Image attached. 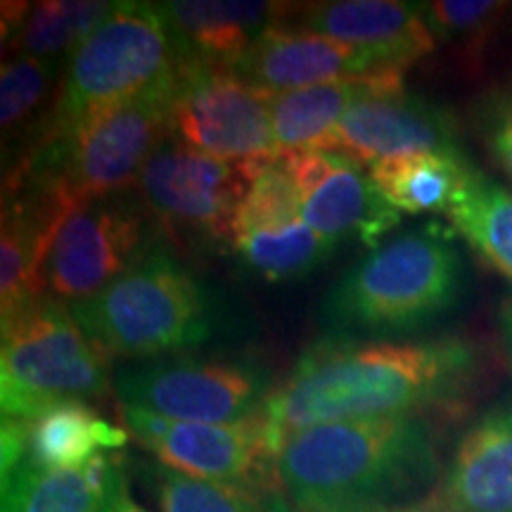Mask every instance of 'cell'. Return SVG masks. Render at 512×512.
Returning a JSON list of instances; mask_svg holds the SVG:
<instances>
[{
  "label": "cell",
  "instance_id": "cell-26",
  "mask_svg": "<svg viewBox=\"0 0 512 512\" xmlns=\"http://www.w3.org/2000/svg\"><path fill=\"white\" fill-rule=\"evenodd\" d=\"M162 512H297L273 486H230L190 479L159 467L155 479Z\"/></svg>",
  "mask_w": 512,
  "mask_h": 512
},
{
  "label": "cell",
  "instance_id": "cell-5",
  "mask_svg": "<svg viewBox=\"0 0 512 512\" xmlns=\"http://www.w3.org/2000/svg\"><path fill=\"white\" fill-rule=\"evenodd\" d=\"M181 53L159 3H114L110 17L69 57L41 145L62 140L88 117L174 79Z\"/></svg>",
  "mask_w": 512,
  "mask_h": 512
},
{
  "label": "cell",
  "instance_id": "cell-2",
  "mask_svg": "<svg viewBox=\"0 0 512 512\" xmlns=\"http://www.w3.org/2000/svg\"><path fill=\"white\" fill-rule=\"evenodd\" d=\"M275 472L297 512L399 505L437 475V451L415 415L330 422L290 434Z\"/></svg>",
  "mask_w": 512,
  "mask_h": 512
},
{
  "label": "cell",
  "instance_id": "cell-15",
  "mask_svg": "<svg viewBox=\"0 0 512 512\" xmlns=\"http://www.w3.org/2000/svg\"><path fill=\"white\" fill-rule=\"evenodd\" d=\"M233 69L264 93L403 76L347 43L287 24L266 29Z\"/></svg>",
  "mask_w": 512,
  "mask_h": 512
},
{
  "label": "cell",
  "instance_id": "cell-32",
  "mask_svg": "<svg viewBox=\"0 0 512 512\" xmlns=\"http://www.w3.org/2000/svg\"><path fill=\"white\" fill-rule=\"evenodd\" d=\"M119 512H147V510H143L140 508V505H136L131 501V498H126L124 503H121V508H119Z\"/></svg>",
  "mask_w": 512,
  "mask_h": 512
},
{
  "label": "cell",
  "instance_id": "cell-18",
  "mask_svg": "<svg viewBox=\"0 0 512 512\" xmlns=\"http://www.w3.org/2000/svg\"><path fill=\"white\" fill-rule=\"evenodd\" d=\"M434 496L458 512H512V406L465 432Z\"/></svg>",
  "mask_w": 512,
  "mask_h": 512
},
{
  "label": "cell",
  "instance_id": "cell-10",
  "mask_svg": "<svg viewBox=\"0 0 512 512\" xmlns=\"http://www.w3.org/2000/svg\"><path fill=\"white\" fill-rule=\"evenodd\" d=\"M169 126L171 138L223 162L256 164L280 157L268 93L221 64L181 60Z\"/></svg>",
  "mask_w": 512,
  "mask_h": 512
},
{
  "label": "cell",
  "instance_id": "cell-22",
  "mask_svg": "<svg viewBox=\"0 0 512 512\" xmlns=\"http://www.w3.org/2000/svg\"><path fill=\"white\" fill-rule=\"evenodd\" d=\"M29 422L27 460L41 467H81L128 441L126 430L100 418L86 401H64Z\"/></svg>",
  "mask_w": 512,
  "mask_h": 512
},
{
  "label": "cell",
  "instance_id": "cell-23",
  "mask_svg": "<svg viewBox=\"0 0 512 512\" xmlns=\"http://www.w3.org/2000/svg\"><path fill=\"white\" fill-rule=\"evenodd\" d=\"M5 10V36L12 34L17 55L57 62L76 48L110 17L114 3L102 0H48L36 5H10Z\"/></svg>",
  "mask_w": 512,
  "mask_h": 512
},
{
  "label": "cell",
  "instance_id": "cell-4",
  "mask_svg": "<svg viewBox=\"0 0 512 512\" xmlns=\"http://www.w3.org/2000/svg\"><path fill=\"white\" fill-rule=\"evenodd\" d=\"M74 318L107 361H147L181 354L219 335L216 290L188 271L164 245L93 299L69 304Z\"/></svg>",
  "mask_w": 512,
  "mask_h": 512
},
{
  "label": "cell",
  "instance_id": "cell-20",
  "mask_svg": "<svg viewBox=\"0 0 512 512\" xmlns=\"http://www.w3.org/2000/svg\"><path fill=\"white\" fill-rule=\"evenodd\" d=\"M380 93H403V76L323 83L297 91L268 93V112L278 155L318 150L356 102Z\"/></svg>",
  "mask_w": 512,
  "mask_h": 512
},
{
  "label": "cell",
  "instance_id": "cell-7",
  "mask_svg": "<svg viewBox=\"0 0 512 512\" xmlns=\"http://www.w3.org/2000/svg\"><path fill=\"white\" fill-rule=\"evenodd\" d=\"M110 387V361L95 349L69 306L50 297L3 318V420H36L64 401L98 399Z\"/></svg>",
  "mask_w": 512,
  "mask_h": 512
},
{
  "label": "cell",
  "instance_id": "cell-13",
  "mask_svg": "<svg viewBox=\"0 0 512 512\" xmlns=\"http://www.w3.org/2000/svg\"><path fill=\"white\" fill-rule=\"evenodd\" d=\"M283 162L299 192L302 216L332 247H377L399 226L401 214L377 190L363 164L330 150L285 155Z\"/></svg>",
  "mask_w": 512,
  "mask_h": 512
},
{
  "label": "cell",
  "instance_id": "cell-21",
  "mask_svg": "<svg viewBox=\"0 0 512 512\" xmlns=\"http://www.w3.org/2000/svg\"><path fill=\"white\" fill-rule=\"evenodd\" d=\"M368 174L399 214H448L479 169L470 164L463 150L411 152L368 166Z\"/></svg>",
  "mask_w": 512,
  "mask_h": 512
},
{
  "label": "cell",
  "instance_id": "cell-9",
  "mask_svg": "<svg viewBox=\"0 0 512 512\" xmlns=\"http://www.w3.org/2000/svg\"><path fill=\"white\" fill-rule=\"evenodd\" d=\"M162 226L143 197H95L64 214L43 261V292L57 302H88L157 249Z\"/></svg>",
  "mask_w": 512,
  "mask_h": 512
},
{
  "label": "cell",
  "instance_id": "cell-29",
  "mask_svg": "<svg viewBox=\"0 0 512 512\" xmlns=\"http://www.w3.org/2000/svg\"><path fill=\"white\" fill-rule=\"evenodd\" d=\"M479 126H482L486 147L512 181V88L486 100Z\"/></svg>",
  "mask_w": 512,
  "mask_h": 512
},
{
  "label": "cell",
  "instance_id": "cell-11",
  "mask_svg": "<svg viewBox=\"0 0 512 512\" xmlns=\"http://www.w3.org/2000/svg\"><path fill=\"white\" fill-rule=\"evenodd\" d=\"M264 164L268 162H223L166 138L145 164L138 190L159 226L171 235L185 233L202 242L230 245L235 214Z\"/></svg>",
  "mask_w": 512,
  "mask_h": 512
},
{
  "label": "cell",
  "instance_id": "cell-3",
  "mask_svg": "<svg viewBox=\"0 0 512 512\" xmlns=\"http://www.w3.org/2000/svg\"><path fill=\"white\" fill-rule=\"evenodd\" d=\"M465 290L460 252L432 228L382 242L330 287L318 320L337 339L411 335L446 316Z\"/></svg>",
  "mask_w": 512,
  "mask_h": 512
},
{
  "label": "cell",
  "instance_id": "cell-28",
  "mask_svg": "<svg viewBox=\"0 0 512 512\" xmlns=\"http://www.w3.org/2000/svg\"><path fill=\"white\" fill-rule=\"evenodd\" d=\"M508 5L498 0H437L422 3L420 12L432 34L446 41H475L484 38Z\"/></svg>",
  "mask_w": 512,
  "mask_h": 512
},
{
  "label": "cell",
  "instance_id": "cell-31",
  "mask_svg": "<svg viewBox=\"0 0 512 512\" xmlns=\"http://www.w3.org/2000/svg\"><path fill=\"white\" fill-rule=\"evenodd\" d=\"M503 323H505V335H508V342H510V349H512V299H510V304L505 306Z\"/></svg>",
  "mask_w": 512,
  "mask_h": 512
},
{
  "label": "cell",
  "instance_id": "cell-24",
  "mask_svg": "<svg viewBox=\"0 0 512 512\" xmlns=\"http://www.w3.org/2000/svg\"><path fill=\"white\" fill-rule=\"evenodd\" d=\"M230 247L242 264L271 283L304 278L335 252L304 219L240 230L230 240Z\"/></svg>",
  "mask_w": 512,
  "mask_h": 512
},
{
  "label": "cell",
  "instance_id": "cell-1",
  "mask_svg": "<svg viewBox=\"0 0 512 512\" xmlns=\"http://www.w3.org/2000/svg\"><path fill=\"white\" fill-rule=\"evenodd\" d=\"M477 363V349L460 337L422 342L323 337L268 396V437L278 453L290 434L306 427L413 415L465 389Z\"/></svg>",
  "mask_w": 512,
  "mask_h": 512
},
{
  "label": "cell",
  "instance_id": "cell-27",
  "mask_svg": "<svg viewBox=\"0 0 512 512\" xmlns=\"http://www.w3.org/2000/svg\"><path fill=\"white\" fill-rule=\"evenodd\" d=\"M55 64L17 55L0 72V124L5 131L17 128L41 107L50 91Z\"/></svg>",
  "mask_w": 512,
  "mask_h": 512
},
{
  "label": "cell",
  "instance_id": "cell-16",
  "mask_svg": "<svg viewBox=\"0 0 512 512\" xmlns=\"http://www.w3.org/2000/svg\"><path fill=\"white\" fill-rule=\"evenodd\" d=\"M292 15L297 29L347 43L396 72H406L437 48L420 5L399 0H332Z\"/></svg>",
  "mask_w": 512,
  "mask_h": 512
},
{
  "label": "cell",
  "instance_id": "cell-19",
  "mask_svg": "<svg viewBox=\"0 0 512 512\" xmlns=\"http://www.w3.org/2000/svg\"><path fill=\"white\" fill-rule=\"evenodd\" d=\"M124 501V477L105 453L62 470L24 460L3 479V512H119Z\"/></svg>",
  "mask_w": 512,
  "mask_h": 512
},
{
  "label": "cell",
  "instance_id": "cell-17",
  "mask_svg": "<svg viewBox=\"0 0 512 512\" xmlns=\"http://www.w3.org/2000/svg\"><path fill=\"white\" fill-rule=\"evenodd\" d=\"M181 60L233 69L266 29L283 24L294 10L287 3L254 0H169L159 3Z\"/></svg>",
  "mask_w": 512,
  "mask_h": 512
},
{
  "label": "cell",
  "instance_id": "cell-12",
  "mask_svg": "<svg viewBox=\"0 0 512 512\" xmlns=\"http://www.w3.org/2000/svg\"><path fill=\"white\" fill-rule=\"evenodd\" d=\"M128 430L162 467L200 482L230 486H273L275 448L264 411L233 425H207L159 418L124 408Z\"/></svg>",
  "mask_w": 512,
  "mask_h": 512
},
{
  "label": "cell",
  "instance_id": "cell-6",
  "mask_svg": "<svg viewBox=\"0 0 512 512\" xmlns=\"http://www.w3.org/2000/svg\"><path fill=\"white\" fill-rule=\"evenodd\" d=\"M174 81L176 76L107 107L57 143L36 147L22 181L53 190L69 204L128 192L157 147L171 138Z\"/></svg>",
  "mask_w": 512,
  "mask_h": 512
},
{
  "label": "cell",
  "instance_id": "cell-14",
  "mask_svg": "<svg viewBox=\"0 0 512 512\" xmlns=\"http://www.w3.org/2000/svg\"><path fill=\"white\" fill-rule=\"evenodd\" d=\"M318 150L347 155L368 169L389 157L456 152L460 145L451 114L403 91L370 95L356 102Z\"/></svg>",
  "mask_w": 512,
  "mask_h": 512
},
{
  "label": "cell",
  "instance_id": "cell-30",
  "mask_svg": "<svg viewBox=\"0 0 512 512\" xmlns=\"http://www.w3.org/2000/svg\"><path fill=\"white\" fill-rule=\"evenodd\" d=\"M332 512H458L451 505L430 496L427 501L418 503H399V505H373V508H354V510H332Z\"/></svg>",
  "mask_w": 512,
  "mask_h": 512
},
{
  "label": "cell",
  "instance_id": "cell-25",
  "mask_svg": "<svg viewBox=\"0 0 512 512\" xmlns=\"http://www.w3.org/2000/svg\"><path fill=\"white\" fill-rule=\"evenodd\" d=\"M448 216L467 245L512 280V192L477 174Z\"/></svg>",
  "mask_w": 512,
  "mask_h": 512
},
{
  "label": "cell",
  "instance_id": "cell-8",
  "mask_svg": "<svg viewBox=\"0 0 512 512\" xmlns=\"http://www.w3.org/2000/svg\"><path fill=\"white\" fill-rule=\"evenodd\" d=\"M124 408L159 418L233 425L264 411L271 373L254 356L169 354L124 363L114 375Z\"/></svg>",
  "mask_w": 512,
  "mask_h": 512
}]
</instances>
